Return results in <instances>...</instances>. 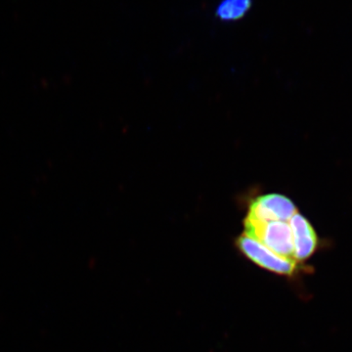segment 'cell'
Here are the masks:
<instances>
[{
	"mask_svg": "<svg viewBox=\"0 0 352 352\" xmlns=\"http://www.w3.org/2000/svg\"><path fill=\"white\" fill-rule=\"evenodd\" d=\"M244 224L245 234L250 237L263 243L265 247L279 256L293 258V233L289 222H263L245 217Z\"/></svg>",
	"mask_w": 352,
	"mask_h": 352,
	"instance_id": "1",
	"label": "cell"
},
{
	"mask_svg": "<svg viewBox=\"0 0 352 352\" xmlns=\"http://www.w3.org/2000/svg\"><path fill=\"white\" fill-rule=\"evenodd\" d=\"M236 245L245 258L270 272L289 276L296 272L298 267V263L295 259L279 256L265 247L263 243L250 237L247 234L241 235L236 241Z\"/></svg>",
	"mask_w": 352,
	"mask_h": 352,
	"instance_id": "2",
	"label": "cell"
},
{
	"mask_svg": "<svg viewBox=\"0 0 352 352\" xmlns=\"http://www.w3.org/2000/svg\"><path fill=\"white\" fill-rule=\"evenodd\" d=\"M296 212V206L286 196L268 194L252 201L247 217L263 222H289Z\"/></svg>",
	"mask_w": 352,
	"mask_h": 352,
	"instance_id": "3",
	"label": "cell"
},
{
	"mask_svg": "<svg viewBox=\"0 0 352 352\" xmlns=\"http://www.w3.org/2000/svg\"><path fill=\"white\" fill-rule=\"evenodd\" d=\"M293 233L294 254L293 258L296 263L307 261L318 245V238L314 227L305 217L296 212L289 221Z\"/></svg>",
	"mask_w": 352,
	"mask_h": 352,
	"instance_id": "4",
	"label": "cell"
},
{
	"mask_svg": "<svg viewBox=\"0 0 352 352\" xmlns=\"http://www.w3.org/2000/svg\"><path fill=\"white\" fill-rule=\"evenodd\" d=\"M252 0H221L215 9V16L223 22L243 19L251 11Z\"/></svg>",
	"mask_w": 352,
	"mask_h": 352,
	"instance_id": "5",
	"label": "cell"
}]
</instances>
